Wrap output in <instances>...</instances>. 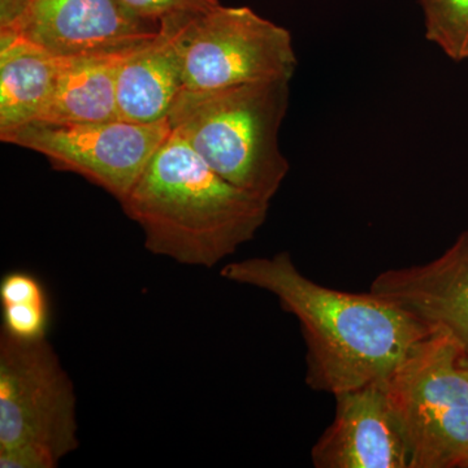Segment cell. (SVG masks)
Returning <instances> with one entry per match:
<instances>
[{
	"instance_id": "11",
	"label": "cell",
	"mask_w": 468,
	"mask_h": 468,
	"mask_svg": "<svg viewBox=\"0 0 468 468\" xmlns=\"http://www.w3.org/2000/svg\"><path fill=\"white\" fill-rule=\"evenodd\" d=\"M196 15L160 21L158 34L132 52L117 80V109L126 122H158L184 89L185 50Z\"/></svg>"
},
{
	"instance_id": "12",
	"label": "cell",
	"mask_w": 468,
	"mask_h": 468,
	"mask_svg": "<svg viewBox=\"0 0 468 468\" xmlns=\"http://www.w3.org/2000/svg\"><path fill=\"white\" fill-rule=\"evenodd\" d=\"M133 51L64 58L54 91L36 122L84 124L120 119L117 80L122 63Z\"/></svg>"
},
{
	"instance_id": "17",
	"label": "cell",
	"mask_w": 468,
	"mask_h": 468,
	"mask_svg": "<svg viewBox=\"0 0 468 468\" xmlns=\"http://www.w3.org/2000/svg\"><path fill=\"white\" fill-rule=\"evenodd\" d=\"M462 363H463L464 368L467 369L468 372V356H463V358H462Z\"/></svg>"
},
{
	"instance_id": "6",
	"label": "cell",
	"mask_w": 468,
	"mask_h": 468,
	"mask_svg": "<svg viewBox=\"0 0 468 468\" xmlns=\"http://www.w3.org/2000/svg\"><path fill=\"white\" fill-rule=\"evenodd\" d=\"M298 58L292 34L249 7L209 9L190 24L184 89L209 90L292 80Z\"/></svg>"
},
{
	"instance_id": "5",
	"label": "cell",
	"mask_w": 468,
	"mask_h": 468,
	"mask_svg": "<svg viewBox=\"0 0 468 468\" xmlns=\"http://www.w3.org/2000/svg\"><path fill=\"white\" fill-rule=\"evenodd\" d=\"M443 332L419 341L385 380L410 468H468V372Z\"/></svg>"
},
{
	"instance_id": "4",
	"label": "cell",
	"mask_w": 468,
	"mask_h": 468,
	"mask_svg": "<svg viewBox=\"0 0 468 468\" xmlns=\"http://www.w3.org/2000/svg\"><path fill=\"white\" fill-rule=\"evenodd\" d=\"M79 446L75 387L57 351L0 331V468H55Z\"/></svg>"
},
{
	"instance_id": "7",
	"label": "cell",
	"mask_w": 468,
	"mask_h": 468,
	"mask_svg": "<svg viewBox=\"0 0 468 468\" xmlns=\"http://www.w3.org/2000/svg\"><path fill=\"white\" fill-rule=\"evenodd\" d=\"M171 132L168 119L150 124L122 119L84 124L36 122L0 134V140L41 154L55 169L81 176L120 202Z\"/></svg>"
},
{
	"instance_id": "9",
	"label": "cell",
	"mask_w": 468,
	"mask_h": 468,
	"mask_svg": "<svg viewBox=\"0 0 468 468\" xmlns=\"http://www.w3.org/2000/svg\"><path fill=\"white\" fill-rule=\"evenodd\" d=\"M335 418L311 449L316 468H410L385 380L335 394Z\"/></svg>"
},
{
	"instance_id": "2",
	"label": "cell",
	"mask_w": 468,
	"mask_h": 468,
	"mask_svg": "<svg viewBox=\"0 0 468 468\" xmlns=\"http://www.w3.org/2000/svg\"><path fill=\"white\" fill-rule=\"evenodd\" d=\"M119 203L154 255L214 268L257 236L271 202L221 177L172 131Z\"/></svg>"
},
{
	"instance_id": "1",
	"label": "cell",
	"mask_w": 468,
	"mask_h": 468,
	"mask_svg": "<svg viewBox=\"0 0 468 468\" xmlns=\"http://www.w3.org/2000/svg\"><path fill=\"white\" fill-rule=\"evenodd\" d=\"M228 282L268 292L300 323L310 389L335 394L387 380L430 326L374 292L335 291L298 270L289 252L232 261Z\"/></svg>"
},
{
	"instance_id": "16",
	"label": "cell",
	"mask_w": 468,
	"mask_h": 468,
	"mask_svg": "<svg viewBox=\"0 0 468 468\" xmlns=\"http://www.w3.org/2000/svg\"><path fill=\"white\" fill-rule=\"evenodd\" d=\"M137 16L151 23L177 15L205 14L220 5L218 0H122Z\"/></svg>"
},
{
	"instance_id": "14",
	"label": "cell",
	"mask_w": 468,
	"mask_h": 468,
	"mask_svg": "<svg viewBox=\"0 0 468 468\" xmlns=\"http://www.w3.org/2000/svg\"><path fill=\"white\" fill-rule=\"evenodd\" d=\"M428 42L451 60H468V0H419Z\"/></svg>"
},
{
	"instance_id": "13",
	"label": "cell",
	"mask_w": 468,
	"mask_h": 468,
	"mask_svg": "<svg viewBox=\"0 0 468 468\" xmlns=\"http://www.w3.org/2000/svg\"><path fill=\"white\" fill-rule=\"evenodd\" d=\"M63 60L11 30H0V134L38 119Z\"/></svg>"
},
{
	"instance_id": "3",
	"label": "cell",
	"mask_w": 468,
	"mask_h": 468,
	"mask_svg": "<svg viewBox=\"0 0 468 468\" xmlns=\"http://www.w3.org/2000/svg\"><path fill=\"white\" fill-rule=\"evenodd\" d=\"M291 81L183 89L169 110V125L221 177L271 202L291 171L280 147Z\"/></svg>"
},
{
	"instance_id": "15",
	"label": "cell",
	"mask_w": 468,
	"mask_h": 468,
	"mask_svg": "<svg viewBox=\"0 0 468 468\" xmlns=\"http://www.w3.org/2000/svg\"><path fill=\"white\" fill-rule=\"evenodd\" d=\"M0 306H2L3 332L24 341L48 338L51 319L48 301L0 304Z\"/></svg>"
},
{
	"instance_id": "8",
	"label": "cell",
	"mask_w": 468,
	"mask_h": 468,
	"mask_svg": "<svg viewBox=\"0 0 468 468\" xmlns=\"http://www.w3.org/2000/svg\"><path fill=\"white\" fill-rule=\"evenodd\" d=\"M55 57L81 58L137 50L158 34L122 0H27L23 16L5 29Z\"/></svg>"
},
{
	"instance_id": "10",
	"label": "cell",
	"mask_w": 468,
	"mask_h": 468,
	"mask_svg": "<svg viewBox=\"0 0 468 468\" xmlns=\"http://www.w3.org/2000/svg\"><path fill=\"white\" fill-rule=\"evenodd\" d=\"M369 291L448 335L468 356V229L436 260L378 273Z\"/></svg>"
}]
</instances>
